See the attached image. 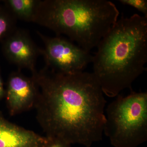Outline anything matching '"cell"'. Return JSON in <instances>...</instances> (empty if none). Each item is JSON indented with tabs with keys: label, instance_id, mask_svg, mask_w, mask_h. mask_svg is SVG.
Listing matches in <instances>:
<instances>
[{
	"label": "cell",
	"instance_id": "obj_9",
	"mask_svg": "<svg viewBox=\"0 0 147 147\" xmlns=\"http://www.w3.org/2000/svg\"><path fill=\"white\" fill-rule=\"evenodd\" d=\"M40 0H7V8L17 20L33 22Z\"/></svg>",
	"mask_w": 147,
	"mask_h": 147
},
{
	"label": "cell",
	"instance_id": "obj_12",
	"mask_svg": "<svg viewBox=\"0 0 147 147\" xmlns=\"http://www.w3.org/2000/svg\"><path fill=\"white\" fill-rule=\"evenodd\" d=\"M46 138V140L41 147H71V144L60 138L47 137Z\"/></svg>",
	"mask_w": 147,
	"mask_h": 147
},
{
	"label": "cell",
	"instance_id": "obj_3",
	"mask_svg": "<svg viewBox=\"0 0 147 147\" xmlns=\"http://www.w3.org/2000/svg\"><path fill=\"white\" fill-rule=\"evenodd\" d=\"M107 0H40L33 23L63 34L89 52L97 47L118 19Z\"/></svg>",
	"mask_w": 147,
	"mask_h": 147
},
{
	"label": "cell",
	"instance_id": "obj_2",
	"mask_svg": "<svg viewBox=\"0 0 147 147\" xmlns=\"http://www.w3.org/2000/svg\"><path fill=\"white\" fill-rule=\"evenodd\" d=\"M93 56V74L103 94L116 97L146 69L147 17L122 15L97 47Z\"/></svg>",
	"mask_w": 147,
	"mask_h": 147
},
{
	"label": "cell",
	"instance_id": "obj_7",
	"mask_svg": "<svg viewBox=\"0 0 147 147\" xmlns=\"http://www.w3.org/2000/svg\"><path fill=\"white\" fill-rule=\"evenodd\" d=\"M36 92L32 77L25 76L20 70L11 74L5 92L10 115H15L34 107Z\"/></svg>",
	"mask_w": 147,
	"mask_h": 147
},
{
	"label": "cell",
	"instance_id": "obj_4",
	"mask_svg": "<svg viewBox=\"0 0 147 147\" xmlns=\"http://www.w3.org/2000/svg\"><path fill=\"white\" fill-rule=\"evenodd\" d=\"M105 112L103 133L113 146L137 147L147 141V92L119 94Z\"/></svg>",
	"mask_w": 147,
	"mask_h": 147
},
{
	"label": "cell",
	"instance_id": "obj_1",
	"mask_svg": "<svg viewBox=\"0 0 147 147\" xmlns=\"http://www.w3.org/2000/svg\"><path fill=\"white\" fill-rule=\"evenodd\" d=\"M34 107L46 137L90 147L102 140L106 101L93 73L65 74L44 67L32 73Z\"/></svg>",
	"mask_w": 147,
	"mask_h": 147
},
{
	"label": "cell",
	"instance_id": "obj_13",
	"mask_svg": "<svg viewBox=\"0 0 147 147\" xmlns=\"http://www.w3.org/2000/svg\"><path fill=\"white\" fill-rule=\"evenodd\" d=\"M5 94V91L4 89L2 80L1 74H0V99H1L3 96Z\"/></svg>",
	"mask_w": 147,
	"mask_h": 147
},
{
	"label": "cell",
	"instance_id": "obj_6",
	"mask_svg": "<svg viewBox=\"0 0 147 147\" xmlns=\"http://www.w3.org/2000/svg\"><path fill=\"white\" fill-rule=\"evenodd\" d=\"M2 49L7 59L19 69H28L32 73L36 70L37 59L41 55V49L26 30L16 28L4 39Z\"/></svg>",
	"mask_w": 147,
	"mask_h": 147
},
{
	"label": "cell",
	"instance_id": "obj_8",
	"mask_svg": "<svg viewBox=\"0 0 147 147\" xmlns=\"http://www.w3.org/2000/svg\"><path fill=\"white\" fill-rule=\"evenodd\" d=\"M46 139L0 115V147H41Z\"/></svg>",
	"mask_w": 147,
	"mask_h": 147
},
{
	"label": "cell",
	"instance_id": "obj_5",
	"mask_svg": "<svg viewBox=\"0 0 147 147\" xmlns=\"http://www.w3.org/2000/svg\"><path fill=\"white\" fill-rule=\"evenodd\" d=\"M37 33L44 44L41 55L45 66L54 71L65 74L84 71L92 63L93 56L79 45L60 36L48 37L40 32Z\"/></svg>",
	"mask_w": 147,
	"mask_h": 147
},
{
	"label": "cell",
	"instance_id": "obj_10",
	"mask_svg": "<svg viewBox=\"0 0 147 147\" xmlns=\"http://www.w3.org/2000/svg\"><path fill=\"white\" fill-rule=\"evenodd\" d=\"M17 20L7 8L0 9V41L5 39L17 28Z\"/></svg>",
	"mask_w": 147,
	"mask_h": 147
},
{
	"label": "cell",
	"instance_id": "obj_11",
	"mask_svg": "<svg viewBox=\"0 0 147 147\" xmlns=\"http://www.w3.org/2000/svg\"><path fill=\"white\" fill-rule=\"evenodd\" d=\"M123 4L134 7L147 17V1L146 0H120Z\"/></svg>",
	"mask_w": 147,
	"mask_h": 147
}]
</instances>
